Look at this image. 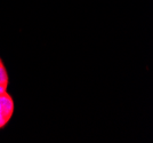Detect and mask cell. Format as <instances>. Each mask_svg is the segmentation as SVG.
I'll list each match as a JSON object with an SVG mask.
<instances>
[{"label":"cell","instance_id":"cell-1","mask_svg":"<svg viewBox=\"0 0 153 143\" xmlns=\"http://www.w3.org/2000/svg\"><path fill=\"white\" fill-rule=\"evenodd\" d=\"M15 104L12 95L5 92L0 94V130L4 128L13 117Z\"/></svg>","mask_w":153,"mask_h":143},{"label":"cell","instance_id":"cell-2","mask_svg":"<svg viewBox=\"0 0 153 143\" xmlns=\"http://www.w3.org/2000/svg\"><path fill=\"white\" fill-rule=\"evenodd\" d=\"M0 83L5 85L9 84V76H8V72H7L6 68L0 69Z\"/></svg>","mask_w":153,"mask_h":143},{"label":"cell","instance_id":"cell-3","mask_svg":"<svg viewBox=\"0 0 153 143\" xmlns=\"http://www.w3.org/2000/svg\"><path fill=\"white\" fill-rule=\"evenodd\" d=\"M7 87H8V85L1 84V83H0V94H2V93L7 92Z\"/></svg>","mask_w":153,"mask_h":143},{"label":"cell","instance_id":"cell-4","mask_svg":"<svg viewBox=\"0 0 153 143\" xmlns=\"http://www.w3.org/2000/svg\"><path fill=\"white\" fill-rule=\"evenodd\" d=\"M4 68H6V66H5L4 62H2V60H1V57H0V69H4Z\"/></svg>","mask_w":153,"mask_h":143}]
</instances>
